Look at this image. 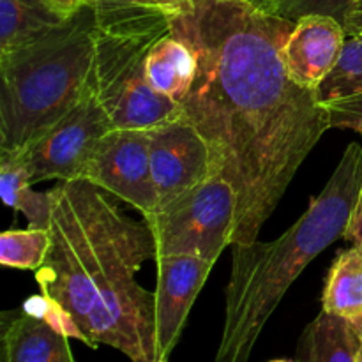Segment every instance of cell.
<instances>
[{"label": "cell", "instance_id": "6da1fadb", "mask_svg": "<svg viewBox=\"0 0 362 362\" xmlns=\"http://www.w3.org/2000/svg\"><path fill=\"white\" fill-rule=\"evenodd\" d=\"M296 21L247 0H193L172 20L197 55L182 99L211 148L212 172L235 191L232 244H251L325 131L329 113L290 78L281 48Z\"/></svg>", "mask_w": 362, "mask_h": 362}, {"label": "cell", "instance_id": "7a4b0ae2", "mask_svg": "<svg viewBox=\"0 0 362 362\" xmlns=\"http://www.w3.org/2000/svg\"><path fill=\"white\" fill-rule=\"evenodd\" d=\"M49 191L52 243L35 271L41 296L73 320L85 345L156 362L154 293L136 283L141 265L158 257L148 225L124 214L87 180Z\"/></svg>", "mask_w": 362, "mask_h": 362}, {"label": "cell", "instance_id": "3957f363", "mask_svg": "<svg viewBox=\"0 0 362 362\" xmlns=\"http://www.w3.org/2000/svg\"><path fill=\"white\" fill-rule=\"evenodd\" d=\"M362 193V145L345 148L320 194L279 239L232 244L225 324L216 362H247L262 331L300 272L343 237Z\"/></svg>", "mask_w": 362, "mask_h": 362}, {"label": "cell", "instance_id": "277c9868", "mask_svg": "<svg viewBox=\"0 0 362 362\" xmlns=\"http://www.w3.org/2000/svg\"><path fill=\"white\" fill-rule=\"evenodd\" d=\"M95 35L98 25L87 6L0 53V148H25L80 101L94 76Z\"/></svg>", "mask_w": 362, "mask_h": 362}, {"label": "cell", "instance_id": "5b68a950", "mask_svg": "<svg viewBox=\"0 0 362 362\" xmlns=\"http://www.w3.org/2000/svg\"><path fill=\"white\" fill-rule=\"evenodd\" d=\"M158 39L119 37L98 30L95 92L119 129L152 131L184 117L182 105L156 90L147 80L145 60Z\"/></svg>", "mask_w": 362, "mask_h": 362}, {"label": "cell", "instance_id": "8992f818", "mask_svg": "<svg viewBox=\"0 0 362 362\" xmlns=\"http://www.w3.org/2000/svg\"><path fill=\"white\" fill-rule=\"evenodd\" d=\"M235 218V191L218 175L173 204L144 216L154 237L158 257L193 255L212 264L226 246H232Z\"/></svg>", "mask_w": 362, "mask_h": 362}, {"label": "cell", "instance_id": "52a82bcc", "mask_svg": "<svg viewBox=\"0 0 362 362\" xmlns=\"http://www.w3.org/2000/svg\"><path fill=\"white\" fill-rule=\"evenodd\" d=\"M112 129L115 126L98 98L92 76L80 101L41 138L20 148L32 186L42 180H81L95 148Z\"/></svg>", "mask_w": 362, "mask_h": 362}, {"label": "cell", "instance_id": "ba28073f", "mask_svg": "<svg viewBox=\"0 0 362 362\" xmlns=\"http://www.w3.org/2000/svg\"><path fill=\"white\" fill-rule=\"evenodd\" d=\"M81 180L127 202L148 216L158 207V193L151 172V131H110L88 161Z\"/></svg>", "mask_w": 362, "mask_h": 362}, {"label": "cell", "instance_id": "9c48e42d", "mask_svg": "<svg viewBox=\"0 0 362 362\" xmlns=\"http://www.w3.org/2000/svg\"><path fill=\"white\" fill-rule=\"evenodd\" d=\"M151 172L158 193L156 211L214 175L211 148L189 120L182 117L151 131Z\"/></svg>", "mask_w": 362, "mask_h": 362}, {"label": "cell", "instance_id": "30bf717a", "mask_svg": "<svg viewBox=\"0 0 362 362\" xmlns=\"http://www.w3.org/2000/svg\"><path fill=\"white\" fill-rule=\"evenodd\" d=\"M154 292L156 354L166 359L179 343L189 311L214 264L193 255H161L156 258Z\"/></svg>", "mask_w": 362, "mask_h": 362}, {"label": "cell", "instance_id": "8fae6325", "mask_svg": "<svg viewBox=\"0 0 362 362\" xmlns=\"http://www.w3.org/2000/svg\"><path fill=\"white\" fill-rule=\"evenodd\" d=\"M345 39V27L336 18L327 14L299 18L281 48L290 78L303 88L317 92L338 62Z\"/></svg>", "mask_w": 362, "mask_h": 362}, {"label": "cell", "instance_id": "7c38bea8", "mask_svg": "<svg viewBox=\"0 0 362 362\" xmlns=\"http://www.w3.org/2000/svg\"><path fill=\"white\" fill-rule=\"evenodd\" d=\"M0 341V362H76L67 334L25 310L4 311Z\"/></svg>", "mask_w": 362, "mask_h": 362}, {"label": "cell", "instance_id": "4fadbf2b", "mask_svg": "<svg viewBox=\"0 0 362 362\" xmlns=\"http://www.w3.org/2000/svg\"><path fill=\"white\" fill-rule=\"evenodd\" d=\"M98 30L119 37H161L173 18L152 0H88Z\"/></svg>", "mask_w": 362, "mask_h": 362}, {"label": "cell", "instance_id": "5bb4252c", "mask_svg": "<svg viewBox=\"0 0 362 362\" xmlns=\"http://www.w3.org/2000/svg\"><path fill=\"white\" fill-rule=\"evenodd\" d=\"M145 73L156 90L182 103L193 87L197 55L184 39L168 32L148 49Z\"/></svg>", "mask_w": 362, "mask_h": 362}, {"label": "cell", "instance_id": "9a60e30c", "mask_svg": "<svg viewBox=\"0 0 362 362\" xmlns=\"http://www.w3.org/2000/svg\"><path fill=\"white\" fill-rule=\"evenodd\" d=\"M362 332L346 318L322 311L297 346V362H357Z\"/></svg>", "mask_w": 362, "mask_h": 362}, {"label": "cell", "instance_id": "2e32d148", "mask_svg": "<svg viewBox=\"0 0 362 362\" xmlns=\"http://www.w3.org/2000/svg\"><path fill=\"white\" fill-rule=\"evenodd\" d=\"M322 311L362 322V250L352 246L332 262L322 293Z\"/></svg>", "mask_w": 362, "mask_h": 362}, {"label": "cell", "instance_id": "e0dca14e", "mask_svg": "<svg viewBox=\"0 0 362 362\" xmlns=\"http://www.w3.org/2000/svg\"><path fill=\"white\" fill-rule=\"evenodd\" d=\"M66 20L45 0H0V53L39 37Z\"/></svg>", "mask_w": 362, "mask_h": 362}, {"label": "cell", "instance_id": "ac0fdd59", "mask_svg": "<svg viewBox=\"0 0 362 362\" xmlns=\"http://www.w3.org/2000/svg\"><path fill=\"white\" fill-rule=\"evenodd\" d=\"M362 95V35H346L339 59L315 92L318 105L329 106Z\"/></svg>", "mask_w": 362, "mask_h": 362}, {"label": "cell", "instance_id": "d6986e66", "mask_svg": "<svg viewBox=\"0 0 362 362\" xmlns=\"http://www.w3.org/2000/svg\"><path fill=\"white\" fill-rule=\"evenodd\" d=\"M49 230H7L0 235V264L20 271H37L49 250Z\"/></svg>", "mask_w": 362, "mask_h": 362}, {"label": "cell", "instance_id": "ffe728a7", "mask_svg": "<svg viewBox=\"0 0 362 362\" xmlns=\"http://www.w3.org/2000/svg\"><path fill=\"white\" fill-rule=\"evenodd\" d=\"M28 187H32V184L23 152L0 148V194L4 204L16 211L21 194Z\"/></svg>", "mask_w": 362, "mask_h": 362}, {"label": "cell", "instance_id": "44dd1931", "mask_svg": "<svg viewBox=\"0 0 362 362\" xmlns=\"http://www.w3.org/2000/svg\"><path fill=\"white\" fill-rule=\"evenodd\" d=\"M354 0H274L269 14L297 21L306 14H327L345 25Z\"/></svg>", "mask_w": 362, "mask_h": 362}, {"label": "cell", "instance_id": "7402d4cb", "mask_svg": "<svg viewBox=\"0 0 362 362\" xmlns=\"http://www.w3.org/2000/svg\"><path fill=\"white\" fill-rule=\"evenodd\" d=\"M16 211L23 212L25 218L28 219V228L49 230L53 211L52 191L37 193L32 187H28L21 194L20 202L16 205Z\"/></svg>", "mask_w": 362, "mask_h": 362}, {"label": "cell", "instance_id": "603a6c76", "mask_svg": "<svg viewBox=\"0 0 362 362\" xmlns=\"http://www.w3.org/2000/svg\"><path fill=\"white\" fill-rule=\"evenodd\" d=\"M329 113V122L332 127L339 129H352L362 136V95L343 99L325 106Z\"/></svg>", "mask_w": 362, "mask_h": 362}, {"label": "cell", "instance_id": "cb8c5ba5", "mask_svg": "<svg viewBox=\"0 0 362 362\" xmlns=\"http://www.w3.org/2000/svg\"><path fill=\"white\" fill-rule=\"evenodd\" d=\"M343 239L349 240L354 246L361 247L362 250V193L356 209H354L352 216H350V221L349 225H346L345 233H343Z\"/></svg>", "mask_w": 362, "mask_h": 362}, {"label": "cell", "instance_id": "d4e9b609", "mask_svg": "<svg viewBox=\"0 0 362 362\" xmlns=\"http://www.w3.org/2000/svg\"><path fill=\"white\" fill-rule=\"evenodd\" d=\"M45 4L62 18H71L85 9L88 6V0H45Z\"/></svg>", "mask_w": 362, "mask_h": 362}, {"label": "cell", "instance_id": "484cf974", "mask_svg": "<svg viewBox=\"0 0 362 362\" xmlns=\"http://www.w3.org/2000/svg\"><path fill=\"white\" fill-rule=\"evenodd\" d=\"M343 27H345L346 35H362V0H357L350 7Z\"/></svg>", "mask_w": 362, "mask_h": 362}, {"label": "cell", "instance_id": "4316f807", "mask_svg": "<svg viewBox=\"0 0 362 362\" xmlns=\"http://www.w3.org/2000/svg\"><path fill=\"white\" fill-rule=\"evenodd\" d=\"M152 2L161 7L172 18L189 13L191 7H193V0H152Z\"/></svg>", "mask_w": 362, "mask_h": 362}, {"label": "cell", "instance_id": "83f0119b", "mask_svg": "<svg viewBox=\"0 0 362 362\" xmlns=\"http://www.w3.org/2000/svg\"><path fill=\"white\" fill-rule=\"evenodd\" d=\"M247 2H250L251 6L257 7V9L269 13V11H271V7H272V4H274V0H247Z\"/></svg>", "mask_w": 362, "mask_h": 362}, {"label": "cell", "instance_id": "f1b7e54d", "mask_svg": "<svg viewBox=\"0 0 362 362\" xmlns=\"http://www.w3.org/2000/svg\"><path fill=\"white\" fill-rule=\"evenodd\" d=\"M357 362H362V339H361L359 350H357Z\"/></svg>", "mask_w": 362, "mask_h": 362}, {"label": "cell", "instance_id": "f546056e", "mask_svg": "<svg viewBox=\"0 0 362 362\" xmlns=\"http://www.w3.org/2000/svg\"><path fill=\"white\" fill-rule=\"evenodd\" d=\"M271 362H292V361H285V359H276V361H271Z\"/></svg>", "mask_w": 362, "mask_h": 362}, {"label": "cell", "instance_id": "4dcf8cb0", "mask_svg": "<svg viewBox=\"0 0 362 362\" xmlns=\"http://www.w3.org/2000/svg\"><path fill=\"white\" fill-rule=\"evenodd\" d=\"M357 329H359V331L362 332V322H361V324H359V325H357Z\"/></svg>", "mask_w": 362, "mask_h": 362}, {"label": "cell", "instance_id": "1f68e13d", "mask_svg": "<svg viewBox=\"0 0 362 362\" xmlns=\"http://www.w3.org/2000/svg\"><path fill=\"white\" fill-rule=\"evenodd\" d=\"M156 362H168L166 359H161V361H156Z\"/></svg>", "mask_w": 362, "mask_h": 362}, {"label": "cell", "instance_id": "d6a6232c", "mask_svg": "<svg viewBox=\"0 0 362 362\" xmlns=\"http://www.w3.org/2000/svg\"><path fill=\"white\" fill-rule=\"evenodd\" d=\"M354 2H357V0H354Z\"/></svg>", "mask_w": 362, "mask_h": 362}]
</instances>
